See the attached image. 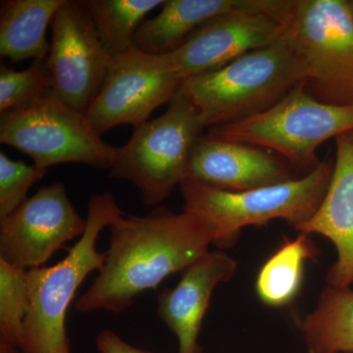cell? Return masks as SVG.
Here are the masks:
<instances>
[{
    "label": "cell",
    "mask_w": 353,
    "mask_h": 353,
    "mask_svg": "<svg viewBox=\"0 0 353 353\" xmlns=\"http://www.w3.org/2000/svg\"><path fill=\"white\" fill-rule=\"evenodd\" d=\"M85 228L87 219L77 212L63 183L43 185L0 219V259L27 271L43 267Z\"/></svg>",
    "instance_id": "obj_11"
},
{
    "label": "cell",
    "mask_w": 353,
    "mask_h": 353,
    "mask_svg": "<svg viewBox=\"0 0 353 353\" xmlns=\"http://www.w3.org/2000/svg\"><path fill=\"white\" fill-rule=\"evenodd\" d=\"M52 90V77L46 59L34 60L22 71L2 65L0 68V112L3 114L25 108Z\"/></svg>",
    "instance_id": "obj_22"
},
{
    "label": "cell",
    "mask_w": 353,
    "mask_h": 353,
    "mask_svg": "<svg viewBox=\"0 0 353 353\" xmlns=\"http://www.w3.org/2000/svg\"><path fill=\"white\" fill-rule=\"evenodd\" d=\"M336 160L326 196L312 219L296 231L321 234L333 243L336 260L327 272V285L353 284V131L336 139Z\"/></svg>",
    "instance_id": "obj_15"
},
{
    "label": "cell",
    "mask_w": 353,
    "mask_h": 353,
    "mask_svg": "<svg viewBox=\"0 0 353 353\" xmlns=\"http://www.w3.org/2000/svg\"><path fill=\"white\" fill-rule=\"evenodd\" d=\"M185 79L165 62L136 48L113 57L103 85L85 118L99 136L120 125L137 128L169 103Z\"/></svg>",
    "instance_id": "obj_9"
},
{
    "label": "cell",
    "mask_w": 353,
    "mask_h": 353,
    "mask_svg": "<svg viewBox=\"0 0 353 353\" xmlns=\"http://www.w3.org/2000/svg\"><path fill=\"white\" fill-rule=\"evenodd\" d=\"M236 267L227 253L208 252L183 272L175 288L159 294L157 314L176 334L178 353H202L199 334L213 290L231 280Z\"/></svg>",
    "instance_id": "obj_14"
},
{
    "label": "cell",
    "mask_w": 353,
    "mask_h": 353,
    "mask_svg": "<svg viewBox=\"0 0 353 353\" xmlns=\"http://www.w3.org/2000/svg\"><path fill=\"white\" fill-rule=\"evenodd\" d=\"M111 57L134 48V38L143 18L163 0H80Z\"/></svg>",
    "instance_id": "obj_20"
},
{
    "label": "cell",
    "mask_w": 353,
    "mask_h": 353,
    "mask_svg": "<svg viewBox=\"0 0 353 353\" xmlns=\"http://www.w3.org/2000/svg\"><path fill=\"white\" fill-rule=\"evenodd\" d=\"M204 128L201 113L181 88L161 116L134 128L129 141L117 148L109 176L129 181L145 205H158L185 179Z\"/></svg>",
    "instance_id": "obj_5"
},
{
    "label": "cell",
    "mask_w": 353,
    "mask_h": 353,
    "mask_svg": "<svg viewBox=\"0 0 353 353\" xmlns=\"http://www.w3.org/2000/svg\"><path fill=\"white\" fill-rule=\"evenodd\" d=\"M282 21L260 10L234 11L208 21L170 53L161 55L183 79L209 73L282 38Z\"/></svg>",
    "instance_id": "obj_12"
},
{
    "label": "cell",
    "mask_w": 353,
    "mask_h": 353,
    "mask_svg": "<svg viewBox=\"0 0 353 353\" xmlns=\"http://www.w3.org/2000/svg\"><path fill=\"white\" fill-rule=\"evenodd\" d=\"M105 261L90 289L77 301L80 313H120L146 290L183 272L209 252L215 229L190 211L166 208L143 216L122 215L110 226Z\"/></svg>",
    "instance_id": "obj_1"
},
{
    "label": "cell",
    "mask_w": 353,
    "mask_h": 353,
    "mask_svg": "<svg viewBox=\"0 0 353 353\" xmlns=\"http://www.w3.org/2000/svg\"><path fill=\"white\" fill-rule=\"evenodd\" d=\"M353 131V104L334 105L316 99L306 82L272 108L246 119L209 128L208 134L273 150L301 166L315 168L316 150L325 141Z\"/></svg>",
    "instance_id": "obj_6"
},
{
    "label": "cell",
    "mask_w": 353,
    "mask_h": 353,
    "mask_svg": "<svg viewBox=\"0 0 353 353\" xmlns=\"http://www.w3.org/2000/svg\"><path fill=\"white\" fill-rule=\"evenodd\" d=\"M284 37L307 70L306 90L334 105L353 104V15L345 0H292Z\"/></svg>",
    "instance_id": "obj_7"
},
{
    "label": "cell",
    "mask_w": 353,
    "mask_h": 353,
    "mask_svg": "<svg viewBox=\"0 0 353 353\" xmlns=\"http://www.w3.org/2000/svg\"><path fill=\"white\" fill-rule=\"evenodd\" d=\"M46 173L48 169L10 159L0 152V219L19 208L32 185L43 180Z\"/></svg>",
    "instance_id": "obj_23"
},
{
    "label": "cell",
    "mask_w": 353,
    "mask_h": 353,
    "mask_svg": "<svg viewBox=\"0 0 353 353\" xmlns=\"http://www.w3.org/2000/svg\"><path fill=\"white\" fill-rule=\"evenodd\" d=\"M350 10H352V13L353 15V0L352 1H350Z\"/></svg>",
    "instance_id": "obj_26"
},
{
    "label": "cell",
    "mask_w": 353,
    "mask_h": 353,
    "mask_svg": "<svg viewBox=\"0 0 353 353\" xmlns=\"http://www.w3.org/2000/svg\"><path fill=\"white\" fill-rule=\"evenodd\" d=\"M306 80L305 64L283 34L222 68L188 79L181 88L204 126L212 128L263 112Z\"/></svg>",
    "instance_id": "obj_2"
},
{
    "label": "cell",
    "mask_w": 353,
    "mask_h": 353,
    "mask_svg": "<svg viewBox=\"0 0 353 353\" xmlns=\"http://www.w3.org/2000/svg\"><path fill=\"white\" fill-rule=\"evenodd\" d=\"M110 192L88 201L85 233L63 260L50 267L27 271L28 308L22 353H52L69 340L65 328L67 309L88 274L101 271L105 253L97 252L101 232L124 215Z\"/></svg>",
    "instance_id": "obj_4"
},
{
    "label": "cell",
    "mask_w": 353,
    "mask_h": 353,
    "mask_svg": "<svg viewBox=\"0 0 353 353\" xmlns=\"http://www.w3.org/2000/svg\"><path fill=\"white\" fill-rule=\"evenodd\" d=\"M316 253L308 234L301 233L294 240L285 241L257 275L255 289L260 301L272 307L292 303L303 285L304 265Z\"/></svg>",
    "instance_id": "obj_19"
},
{
    "label": "cell",
    "mask_w": 353,
    "mask_h": 353,
    "mask_svg": "<svg viewBox=\"0 0 353 353\" xmlns=\"http://www.w3.org/2000/svg\"><path fill=\"white\" fill-rule=\"evenodd\" d=\"M27 270L0 259V353H22Z\"/></svg>",
    "instance_id": "obj_21"
},
{
    "label": "cell",
    "mask_w": 353,
    "mask_h": 353,
    "mask_svg": "<svg viewBox=\"0 0 353 353\" xmlns=\"http://www.w3.org/2000/svg\"><path fill=\"white\" fill-rule=\"evenodd\" d=\"M0 143L48 170L63 163L110 170L117 157V148L105 143L85 116L67 105L53 90L25 108L1 114Z\"/></svg>",
    "instance_id": "obj_8"
},
{
    "label": "cell",
    "mask_w": 353,
    "mask_h": 353,
    "mask_svg": "<svg viewBox=\"0 0 353 353\" xmlns=\"http://www.w3.org/2000/svg\"><path fill=\"white\" fill-rule=\"evenodd\" d=\"M301 329L309 353L353 352V290L327 285Z\"/></svg>",
    "instance_id": "obj_18"
},
{
    "label": "cell",
    "mask_w": 353,
    "mask_h": 353,
    "mask_svg": "<svg viewBox=\"0 0 353 353\" xmlns=\"http://www.w3.org/2000/svg\"><path fill=\"white\" fill-rule=\"evenodd\" d=\"M52 353H70V341L67 340L62 343L61 345H58Z\"/></svg>",
    "instance_id": "obj_25"
},
{
    "label": "cell",
    "mask_w": 353,
    "mask_h": 353,
    "mask_svg": "<svg viewBox=\"0 0 353 353\" xmlns=\"http://www.w3.org/2000/svg\"><path fill=\"white\" fill-rule=\"evenodd\" d=\"M65 0H6L0 6V54L11 61L46 60V30Z\"/></svg>",
    "instance_id": "obj_17"
},
{
    "label": "cell",
    "mask_w": 353,
    "mask_h": 353,
    "mask_svg": "<svg viewBox=\"0 0 353 353\" xmlns=\"http://www.w3.org/2000/svg\"><path fill=\"white\" fill-rule=\"evenodd\" d=\"M185 179L216 189L245 192L294 178L287 165L262 148L202 134L190 152Z\"/></svg>",
    "instance_id": "obj_13"
},
{
    "label": "cell",
    "mask_w": 353,
    "mask_h": 353,
    "mask_svg": "<svg viewBox=\"0 0 353 353\" xmlns=\"http://www.w3.org/2000/svg\"><path fill=\"white\" fill-rule=\"evenodd\" d=\"M50 27L46 62L53 90L67 105L85 116L103 85L112 57L80 0H65Z\"/></svg>",
    "instance_id": "obj_10"
},
{
    "label": "cell",
    "mask_w": 353,
    "mask_h": 353,
    "mask_svg": "<svg viewBox=\"0 0 353 353\" xmlns=\"http://www.w3.org/2000/svg\"><path fill=\"white\" fill-rule=\"evenodd\" d=\"M334 162L323 160L307 175L245 192L216 189L185 179L179 185L183 210L202 216L215 229L213 245L232 246L241 230L283 219L297 229L312 219L326 196Z\"/></svg>",
    "instance_id": "obj_3"
},
{
    "label": "cell",
    "mask_w": 353,
    "mask_h": 353,
    "mask_svg": "<svg viewBox=\"0 0 353 353\" xmlns=\"http://www.w3.org/2000/svg\"><path fill=\"white\" fill-rule=\"evenodd\" d=\"M278 0H167L161 12L143 21L134 34V48L150 55L170 53L199 26L234 11H264L275 16Z\"/></svg>",
    "instance_id": "obj_16"
},
{
    "label": "cell",
    "mask_w": 353,
    "mask_h": 353,
    "mask_svg": "<svg viewBox=\"0 0 353 353\" xmlns=\"http://www.w3.org/2000/svg\"><path fill=\"white\" fill-rule=\"evenodd\" d=\"M97 347L99 353H152L132 347L110 330H104L97 334Z\"/></svg>",
    "instance_id": "obj_24"
}]
</instances>
